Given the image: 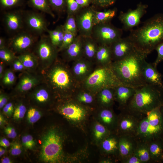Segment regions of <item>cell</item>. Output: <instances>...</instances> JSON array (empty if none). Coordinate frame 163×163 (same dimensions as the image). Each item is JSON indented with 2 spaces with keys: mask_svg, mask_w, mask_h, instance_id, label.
Returning <instances> with one entry per match:
<instances>
[{
  "mask_svg": "<svg viewBox=\"0 0 163 163\" xmlns=\"http://www.w3.org/2000/svg\"><path fill=\"white\" fill-rule=\"evenodd\" d=\"M128 36L137 49L147 55L163 42V14L148 19L140 27L131 30Z\"/></svg>",
  "mask_w": 163,
  "mask_h": 163,
  "instance_id": "1",
  "label": "cell"
},
{
  "mask_svg": "<svg viewBox=\"0 0 163 163\" xmlns=\"http://www.w3.org/2000/svg\"><path fill=\"white\" fill-rule=\"evenodd\" d=\"M147 56L137 50L126 58L112 63L110 66L122 83L137 88L147 84L142 74V66Z\"/></svg>",
  "mask_w": 163,
  "mask_h": 163,
  "instance_id": "2",
  "label": "cell"
},
{
  "mask_svg": "<svg viewBox=\"0 0 163 163\" xmlns=\"http://www.w3.org/2000/svg\"><path fill=\"white\" fill-rule=\"evenodd\" d=\"M162 106L163 88L146 84L136 88L134 95L125 108L143 114Z\"/></svg>",
  "mask_w": 163,
  "mask_h": 163,
  "instance_id": "3",
  "label": "cell"
},
{
  "mask_svg": "<svg viewBox=\"0 0 163 163\" xmlns=\"http://www.w3.org/2000/svg\"><path fill=\"white\" fill-rule=\"evenodd\" d=\"M136 137L148 142L163 140V106L142 114Z\"/></svg>",
  "mask_w": 163,
  "mask_h": 163,
  "instance_id": "4",
  "label": "cell"
},
{
  "mask_svg": "<svg viewBox=\"0 0 163 163\" xmlns=\"http://www.w3.org/2000/svg\"><path fill=\"white\" fill-rule=\"evenodd\" d=\"M62 152V140L58 132L54 129L49 130L42 140L40 157L46 163L59 161Z\"/></svg>",
  "mask_w": 163,
  "mask_h": 163,
  "instance_id": "5",
  "label": "cell"
},
{
  "mask_svg": "<svg viewBox=\"0 0 163 163\" xmlns=\"http://www.w3.org/2000/svg\"><path fill=\"white\" fill-rule=\"evenodd\" d=\"M46 69L43 75L45 84L51 91L65 93L69 89L71 78L67 69L60 65H56Z\"/></svg>",
  "mask_w": 163,
  "mask_h": 163,
  "instance_id": "6",
  "label": "cell"
},
{
  "mask_svg": "<svg viewBox=\"0 0 163 163\" xmlns=\"http://www.w3.org/2000/svg\"><path fill=\"white\" fill-rule=\"evenodd\" d=\"M87 85L91 88H113L125 85L118 79L113 72L110 65L104 66L95 70L88 77Z\"/></svg>",
  "mask_w": 163,
  "mask_h": 163,
  "instance_id": "7",
  "label": "cell"
},
{
  "mask_svg": "<svg viewBox=\"0 0 163 163\" xmlns=\"http://www.w3.org/2000/svg\"><path fill=\"white\" fill-rule=\"evenodd\" d=\"M121 110L118 116L116 133L119 136H136L142 114L132 112L126 108Z\"/></svg>",
  "mask_w": 163,
  "mask_h": 163,
  "instance_id": "8",
  "label": "cell"
},
{
  "mask_svg": "<svg viewBox=\"0 0 163 163\" xmlns=\"http://www.w3.org/2000/svg\"><path fill=\"white\" fill-rule=\"evenodd\" d=\"M123 30L118 28L110 22L94 25L91 37L99 45L110 46L122 37Z\"/></svg>",
  "mask_w": 163,
  "mask_h": 163,
  "instance_id": "9",
  "label": "cell"
},
{
  "mask_svg": "<svg viewBox=\"0 0 163 163\" xmlns=\"http://www.w3.org/2000/svg\"><path fill=\"white\" fill-rule=\"evenodd\" d=\"M36 43L35 54L44 69L56 58L58 50L51 43L48 35H42Z\"/></svg>",
  "mask_w": 163,
  "mask_h": 163,
  "instance_id": "10",
  "label": "cell"
},
{
  "mask_svg": "<svg viewBox=\"0 0 163 163\" xmlns=\"http://www.w3.org/2000/svg\"><path fill=\"white\" fill-rule=\"evenodd\" d=\"M24 25L27 30L37 36L47 32L48 23L42 14L37 12H24Z\"/></svg>",
  "mask_w": 163,
  "mask_h": 163,
  "instance_id": "11",
  "label": "cell"
},
{
  "mask_svg": "<svg viewBox=\"0 0 163 163\" xmlns=\"http://www.w3.org/2000/svg\"><path fill=\"white\" fill-rule=\"evenodd\" d=\"M94 10L90 6L82 8L75 15L78 33L83 37L91 36Z\"/></svg>",
  "mask_w": 163,
  "mask_h": 163,
  "instance_id": "12",
  "label": "cell"
},
{
  "mask_svg": "<svg viewBox=\"0 0 163 163\" xmlns=\"http://www.w3.org/2000/svg\"><path fill=\"white\" fill-rule=\"evenodd\" d=\"M147 7V5L140 3L134 9H129L126 12H121L118 19L122 24L123 30L130 31L138 26L142 18L146 13Z\"/></svg>",
  "mask_w": 163,
  "mask_h": 163,
  "instance_id": "13",
  "label": "cell"
},
{
  "mask_svg": "<svg viewBox=\"0 0 163 163\" xmlns=\"http://www.w3.org/2000/svg\"><path fill=\"white\" fill-rule=\"evenodd\" d=\"M38 37L27 30L21 31L10 39L9 45L13 50L21 53L28 51L37 41Z\"/></svg>",
  "mask_w": 163,
  "mask_h": 163,
  "instance_id": "14",
  "label": "cell"
},
{
  "mask_svg": "<svg viewBox=\"0 0 163 163\" xmlns=\"http://www.w3.org/2000/svg\"><path fill=\"white\" fill-rule=\"evenodd\" d=\"M113 60L122 59L137 50L134 43L128 36L121 37L110 46Z\"/></svg>",
  "mask_w": 163,
  "mask_h": 163,
  "instance_id": "15",
  "label": "cell"
},
{
  "mask_svg": "<svg viewBox=\"0 0 163 163\" xmlns=\"http://www.w3.org/2000/svg\"><path fill=\"white\" fill-rule=\"evenodd\" d=\"M5 27L10 33H17L24 27V11L15 10L6 12L3 18Z\"/></svg>",
  "mask_w": 163,
  "mask_h": 163,
  "instance_id": "16",
  "label": "cell"
},
{
  "mask_svg": "<svg viewBox=\"0 0 163 163\" xmlns=\"http://www.w3.org/2000/svg\"><path fill=\"white\" fill-rule=\"evenodd\" d=\"M119 136L118 159L121 162L133 155L138 139L136 136L129 135H123Z\"/></svg>",
  "mask_w": 163,
  "mask_h": 163,
  "instance_id": "17",
  "label": "cell"
},
{
  "mask_svg": "<svg viewBox=\"0 0 163 163\" xmlns=\"http://www.w3.org/2000/svg\"><path fill=\"white\" fill-rule=\"evenodd\" d=\"M142 72L147 84L163 88L162 75L153 63H149L145 60L142 64Z\"/></svg>",
  "mask_w": 163,
  "mask_h": 163,
  "instance_id": "18",
  "label": "cell"
},
{
  "mask_svg": "<svg viewBox=\"0 0 163 163\" xmlns=\"http://www.w3.org/2000/svg\"><path fill=\"white\" fill-rule=\"evenodd\" d=\"M41 80V77L38 75L24 73L20 77L14 89L19 93H25L39 85Z\"/></svg>",
  "mask_w": 163,
  "mask_h": 163,
  "instance_id": "19",
  "label": "cell"
},
{
  "mask_svg": "<svg viewBox=\"0 0 163 163\" xmlns=\"http://www.w3.org/2000/svg\"><path fill=\"white\" fill-rule=\"evenodd\" d=\"M60 111L66 118L74 122L81 121L85 118L86 114L83 108L78 105L71 103L66 104L62 106Z\"/></svg>",
  "mask_w": 163,
  "mask_h": 163,
  "instance_id": "20",
  "label": "cell"
},
{
  "mask_svg": "<svg viewBox=\"0 0 163 163\" xmlns=\"http://www.w3.org/2000/svg\"><path fill=\"white\" fill-rule=\"evenodd\" d=\"M115 98L119 103L121 109L125 108L134 95L136 88L124 85L114 88Z\"/></svg>",
  "mask_w": 163,
  "mask_h": 163,
  "instance_id": "21",
  "label": "cell"
},
{
  "mask_svg": "<svg viewBox=\"0 0 163 163\" xmlns=\"http://www.w3.org/2000/svg\"><path fill=\"white\" fill-rule=\"evenodd\" d=\"M83 37L78 34L74 41L65 51L66 57L69 59H75L80 58L84 54Z\"/></svg>",
  "mask_w": 163,
  "mask_h": 163,
  "instance_id": "22",
  "label": "cell"
},
{
  "mask_svg": "<svg viewBox=\"0 0 163 163\" xmlns=\"http://www.w3.org/2000/svg\"><path fill=\"white\" fill-rule=\"evenodd\" d=\"M119 136L116 133H111L104 139L101 143L103 150L107 154L117 156L118 159Z\"/></svg>",
  "mask_w": 163,
  "mask_h": 163,
  "instance_id": "23",
  "label": "cell"
},
{
  "mask_svg": "<svg viewBox=\"0 0 163 163\" xmlns=\"http://www.w3.org/2000/svg\"><path fill=\"white\" fill-rule=\"evenodd\" d=\"M100 117L104 125L111 133L112 131L116 133L118 117H116L110 108L105 107L100 113Z\"/></svg>",
  "mask_w": 163,
  "mask_h": 163,
  "instance_id": "24",
  "label": "cell"
},
{
  "mask_svg": "<svg viewBox=\"0 0 163 163\" xmlns=\"http://www.w3.org/2000/svg\"><path fill=\"white\" fill-rule=\"evenodd\" d=\"M152 163H161L163 154V140L158 139L148 142Z\"/></svg>",
  "mask_w": 163,
  "mask_h": 163,
  "instance_id": "25",
  "label": "cell"
},
{
  "mask_svg": "<svg viewBox=\"0 0 163 163\" xmlns=\"http://www.w3.org/2000/svg\"><path fill=\"white\" fill-rule=\"evenodd\" d=\"M133 155L137 157L142 163H152L150 156L148 143L147 142L138 139Z\"/></svg>",
  "mask_w": 163,
  "mask_h": 163,
  "instance_id": "26",
  "label": "cell"
},
{
  "mask_svg": "<svg viewBox=\"0 0 163 163\" xmlns=\"http://www.w3.org/2000/svg\"><path fill=\"white\" fill-rule=\"evenodd\" d=\"M33 89L32 96L37 102L40 104H45L48 101L51 90L46 84L45 85H39Z\"/></svg>",
  "mask_w": 163,
  "mask_h": 163,
  "instance_id": "27",
  "label": "cell"
},
{
  "mask_svg": "<svg viewBox=\"0 0 163 163\" xmlns=\"http://www.w3.org/2000/svg\"><path fill=\"white\" fill-rule=\"evenodd\" d=\"M17 57L25 69L30 70L35 69L39 63L36 55L29 50L20 53Z\"/></svg>",
  "mask_w": 163,
  "mask_h": 163,
  "instance_id": "28",
  "label": "cell"
},
{
  "mask_svg": "<svg viewBox=\"0 0 163 163\" xmlns=\"http://www.w3.org/2000/svg\"><path fill=\"white\" fill-rule=\"evenodd\" d=\"M117 10L116 8L103 11L94 10L93 18L94 26L100 24L110 22L116 15Z\"/></svg>",
  "mask_w": 163,
  "mask_h": 163,
  "instance_id": "29",
  "label": "cell"
},
{
  "mask_svg": "<svg viewBox=\"0 0 163 163\" xmlns=\"http://www.w3.org/2000/svg\"><path fill=\"white\" fill-rule=\"evenodd\" d=\"M95 57L99 62L104 66H109L113 60L112 54L110 46L99 45Z\"/></svg>",
  "mask_w": 163,
  "mask_h": 163,
  "instance_id": "30",
  "label": "cell"
},
{
  "mask_svg": "<svg viewBox=\"0 0 163 163\" xmlns=\"http://www.w3.org/2000/svg\"><path fill=\"white\" fill-rule=\"evenodd\" d=\"M47 32L52 44L59 49L62 45L65 32L63 25H59L53 30L48 29Z\"/></svg>",
  "mask_w": 163,
  "mask_h": 163,
  "instance_id": "31",
  "label": "cell"
},
{
  "mask_svg": "<svg viewBox=\"0 0 163 163\" xmlns=\"http://www.w3.org/2000/svg\"><path fill=\"white\" fill-rule=\"evenodd\" d=\"M97 43L91 36L83 37L84 54L87 58L92 59L94 57L98 47Z\"/></svg>",
  "mask_w": 163,
  "mask_h": 163,
  "instance_id": "32",
  "label": "cell"
},
{
  "mask_svg": "<svg viewBox=\"0 0 163 163\" xmlns=\"http://www.w3.org/2000/svg\"><path fill=\"white\" fill-rule=\"evenodd\" d=\"M99 98L101 102L105 107L110 108L115 100L114 88H102L100 93Z\"/></svg>",
  "mask_w": 163,
  "mask_h": 163,
  "instance_id": "33",
  "label": "cell"
},
{
  "mask_svg": "<svg viewBox=\"0 0 163 163\" xmlns=\"http://www.w3.org/2000/svg\"><path fill=\"white\" fill-rule=\"evenodd\" d=\"M30 5L35 9L48 14L52 17L55 15L52 10L48 0H29Z\"/></svg>",
  "mask_w": 163,
  "mask_h": 163,
  "instance_id": "34",
  "label": "cell"
},
{
  "mask_svg": "<svg viewBox=\"0 0 163 163\" xmlns=\"http://www.w3.org/2000/svg\"><path fill=\"white\" fill-rule=\"evenodd\" d=\"M63 26L65 31L71 33L76 36L78 35L75 15H67L66 19Z\"/></svg>",
  "mask_w": 163,
  "mask_h": 163,
  "instance_id": "35",
  "label": "cell"
},
{
  "mask_svg": "<svg viewBox=\"0 0 163 163\" xmlns=\"http://www.w3.org/2000/svg\"><path fill=\"white\" fill-rule=\"evenodd\" d=\"M111 133L104 125L99 123H96L94 129V135L97 139L102 140Z\"/></svg>",
  "mask_w": 163,
  "mask_h": 163,
  "instance_id": "36",
  "label": "cell"
},
{
  "mask_svg": "<svg viewBox=\"0 0 163 163\" xmlns=\"http://www.w3.org/2000/svg\"><path fill=\"white\" fill-rule=\"evenodd\" d=\"M52 10L59 14L66 12V0H48Z\"/></svg>",
  "mask_w": 163,
  "mask_h": 163,
  "instance_id": "37",
  "label": "cell"
},
{
  "mask_svg": "<svg viewBox=\"0 0 163 163\" xmlns=\"http://www.w3.org/2000/svg\"><path fill=\"white\" fill-rule=\"evenodd\" d=\"M17 57L13 51L6 46L0 49V58L3 62L12 63Z\"/></svg>",
  "mask_w": 163,
  "mask_h": 163,
  "instance_id": "38",
  "label": "cell"
},
{
  "mask_svg": "<svg viewBox=\"0 0 163 163\" xmlns=\"http://www.w3.org/2000/svg\"><path fill=\"white\" fill-rule=\"evenodd\" d=\"M13 71L10 69L5 71L1 78L2 83L5 86H9L15 82L16 77Z\"/></svg>",
  "mask_w": 163,
  "mask_h": 163,
  "instance_id": "39",
  "label": "cell"
},
{
  "mask_svg": "<svg viewBox=\"0 0 163 163\" xmlns=\"http://www.w3.org/2000/svg\"><path fill=\"white\" fill-rule=\"evenodd\" d=\"M66 12L67 15H75L81 8L75 0H66Z\"/></svg>",
  "mask_w": 163,
  "mask_h": 163,
  "instance_id": "40",
  "label": "cell"
},
{
  "mask_svg": "<svg viewBox=\"0 0 163 163\" xmlns=\"http://www.w3.org/2000/svg\"><path fill=\"white\" fill-rule=\"evenodd\" d=\"M76 36L71 33L65 31L62 42L58 50H65L74 41Z\"/></svg>",
  "mask_w": 163,
  "mask_h": 163,
  "instance_id": "41",
  "label": "cell"
},
{
  "mask_svg": "<svg viewBox=\"0 0 163 163\" xmlns=\"http://www.w3.org/2000/svg\"><path fill=\"white\" fill-rule=\"evenodd\" d=\"M24 0H0L1 8L3 9L11 8L20 6L23 3Z\"/></svg>",
  "mask_w": 163,
  "mask_h": 163,
  "instance_id": "42",
  "label": "cell"
},
{
  "mask_svg": "<svg viewBox=\"0 0 163 163\" xmlns=\"http://www.w3.org/2000/svg\"><path fill=\"white\" fill-rule=\"evenodd\" d=\"M86 62L80 61L77 62L73 68L75 74L78 76H82L85 74L88 70V67Z\"/></svg>",
  "mask_w": 163,
  "mask_h": 163,
  "instance_id": "43",
  "label": "cell"
},
{
  "mask_svg": "<svg viewBox=\"0 0 163 163\" xmlns=\"http://www.w3.org/2000/svg\"><path fill=\"white\" fill-rule=\"evenodd\" d=\"M41 117L40 112L35 108L31 107L28 110L27 118L30 123H36L40 119Z\"/></svg>",
  "mask_w": 163,
  "mask_h": 163,
  "instance_id": "44",
  "label": "cell"
},
{
  "mask_svg": "<svg viewBox=\"0 0 163 163\" xmlns=\"http://www.w3.org/2000/svg\"><path fill=\"white\" fill-rule=\"evenodd\" d=\"M26 111V106L22 104L18 105L14 111L13 117L16 120L22 118Z\"/></svg>",
  "mask_w": 163,
  "mask_h": 163,
  "instance_id": "45",
  "label": "cell"
},
{
  "mask_svg": "<svg viewBox=\"0 0 163 163\" xmlns=\"http://www.w3.org/2000/svg\"><path fill=\"white\" fill-rule=\"evenodd\" d=\"M22 142L24 146L26 148L32 149L35 145V142L33 137L30 135L23 136Z\"/></svg>",
  "mask_w": 163,
  "mask_h": 163,
  "instance_id": "46",
  "label": "cell"
},
{
  "mask_svg": "<svg viewBox=\"0 0 163 163\" xmlns=\"http://www.w3.org/2000/svg\"><path fill=\"white\" fill-rule=\"evenodd\" d=\"M155 50L157 52V56L153 64L157 67L158 65L163 60V42L158 45Z\"/></svg>",
  "mask_w": 163,
  "mask_h": 163,
  "instance_id": "47",
  "label": "cell"
},
{
  "mask_svg": "<svg viewBox=\"0 0 163 163\" xmlns=\"http://www.w3.org/2000/svg\"><path fill=\"white\" fill-rule=\"evenodd\" d=\"M116 1V0H93L92 4L98 7L105 8L113 5Z\"/></svg>",
  "mask_w": 163,
  "mask_h": 163,
  "instance_id": "48",
  "label": "cell"
},
{
  "mask_svg": "<svg viewBox=\"0 0 163 163\" xmlns=\"http://www.w3.org/2000/svg\"><path fill=\"white\" fill-rule=\"evenodd\" d=\"M21 148L19 143L15 142L12 143L10 149V152L12 155H18L21 154Z\"/></svg>",
  "mask_w": 163,
  "mask_h": 163,
  "instance_id": "49",
  "label": "cell"
},
{
  "mask_svg": "<svg viewBox=\"0 0 163 163\" xmlns=\"http://www.w3.org/2000/svg\"><path fill=\"white\" fill-rule=\"evenodd\" d=\"M78 100L82 102L89 104L92 102L93 98L92 96L89 94L84 93L79 96Z\"/></svg>",
  "mask_w": 163,
  "mask_h": 163,
  "instance_id": "50",
  "label": "cell"
},
{
  "mask_svg": "<svg viewBox=\"0 0 163 163\" xmlns=\"http://www.w3.org/2000/svg\"><path fill=\"white\" fill-rule=\"evenodd\" d=\"M12 63L13 68L16 71H21L26 69L22 62L17 57Z\"/></svg>",
  "mask_w": 163,
  "mask_h": 163,
  "instance_id": "51",
  "label": "cell"
},
{
  "mask_svg": "<svg viewBox=\"0 0 163 163\" xmlns=\"http://www.w3.org/2000/svg\"><path fill=\"white\" fill-rule=\"evenodd\" d=\"M5 132L8 137L10 138H14L17 136V133L14 128L11 127H6Z\"/></svg>",
  "mask_w": 163,
  "mask_h": 163,
  "instance_id": "52",
  "label": "cell"
},
{
  "mask_svg": "<svg viewBox=\"0 0 163 163\" xmlns=\"http://www.w3.org/2000/svg\"><path fill=\"white\" fill-rule=\"evenodd\" d=\"M122 163H142L136 156L133 155L121 162Z\"/></svg>",
  "mask_w": 163,
  "mask_h": 163,
  "instance_id": "53",
  "label": "cell"
},
{
  "mask_svg": "<svg viewBox=\"0 0 163 163\" xmlns=\"http://www.w3.org/2000/svg\"><path fill=\"white\" fill-rule=\"evenodd\" d=\"M78 5L82 8L89 7L92 4L93 0H75Z\"/></svg>",
  "mask_w": 163,
  "mask_h": 163,
  "instance_id": "54",
  "label": "cell"
},
{
  "mask_svg": "<svg viewBox=\"0 0 163 163\" xmlns=\"http://www.w3.org/2000/svg\"><path fill=\"white\" fill-rule=\"evenodd\" d=\"M7 96L4 94H1L0 95V108H2L7 104L8 101Z\"/></svg>",
  "mask_w": 163,
  "mask_h": 163,
  "instance_id": "55",
  "label": "cell"
},
{
  "mask_svg": "<svg viewBox=\"0 0 163 163\" xmlns=\"http://www.w3.org/2000/svg\"><path fill=\"white\" fill-rule=\"evenodd\" d=\"M0 145L2 147L6 148L10 145V143L8 139L4 138L0 140Z\"/></svg>",
  "mask_w": 163,
  "mask_h": 163,
  "instance_id": "56",
  "label": "cell"
},
{
  "mask_svg": "<svg viewBox=\"0 0 163 163\" xmlns=\"http://www.w3.org/2000/svg\"><path fill=\"white\" fill-rule=\"evenodd\" d=\"M3 112L4 113L7 115L10 116L12 114L13 112L10 110L8 108L5 106L3 109Z\"/></svg>",
  "mask_w": 163,
  "mask_h": 163,
  "instance_id": "57",
  "label": "cell"
},
{
  "mask_svg": "<svg viewBox=\"0 0 163 163\" xmlns=\"http://www.w3.org/2000/svg\"><path fill=\"white\" fill-rule=\"evenodd\" d=\"M4 62L2 63V62H0V78L1 79L5 71H4Z\"/></svg>",
  "mask_w": 163,
  "mask_h": 163,
  "instance_id": "58",
  "label": "cell"
},
{
  "mask_svg": "<svg viewBox=\"0 0 163 163\" xmlns=\"http://www.w3.org/2000/svg\"><path fill=\"white\" fill-rule=\"evenodd\" d=\"M5 43V38L2 37H1L0 38V49L6 46Z\"/></svg>",
  "mask_w": 163,
  "mask_h": 163,
  "instance_id": "59",
  "label": "cell"
},
{
  "mask_svg": "<svg viewBox=\"0 0 163 163\" xmlns=\"http://www.w3.org/2000/svg\"><path fill=\"white\" fill-rule=\"evenodd\" d=\"M7 108H8L11 111L13 112L14 111V107L12 103L11 102H9L7 103L5 105Z\"/></svg>",
  "mask_w": 163,
  "mask_h": 163,
  "instance_id": "60",
  "label": "cell"
},
{
  "mask_svg": "<svg viewBox=\"0 0 163 163\" xmlns=\"http://www.w3.org/2000/svg\"><path fill=\"white\" fill-rule=\"evenodd\" d=\"M1 162L2 163H12L10 159L7 157L3 158L1 159Z\"/></svg>",
  "mask_w": 163,
  "mask_h": 163,
  "instance_id": "61",
  "label": "cell"
},
{
  "mask_svg": "<svg viewBox=\"0 0 163 163\" xmlns=\"http://www.w3.org/2000/svg\"><path fill=\"white\" fill-rule=\"evenodd\" d=\"M5 152V150L2 147L0 148V156L3 155Z\"/></svg>",
  "mask_w": 163,
  "mask_h": 163,
  "instance_id": "62",
  "label": "cell"
},
{
  "mask_svg": "<svg viewBox=\"0 0 163 163\" xmlns=\"http://www.w3.org/2000/svg\"><path fill=\"white\" fill-rule=\"evenodd\" d=\"M4 117L2 116L0 114V125L1 126L2 124L4 123Z\"/></svg>",
  "mask_w": 163,
  "mask_h": 163,
  "instance_id": "63",
  "label": "cell"
},
{
  "mask_svg": "<svg viewBox=\"0 0 163 163\" xmlns=\"http://www.w3.org/2000/svg\"><path fill=\"white\" fill-rule=\"evenodd\" d=\"M161 160H162V162H163V154L162 155V157Z\"/></svg>",
  "mask_w": 163,
  "mask_h": 163,
  "instance_id": "64",
  "label": "cell"
}]
</instances>
